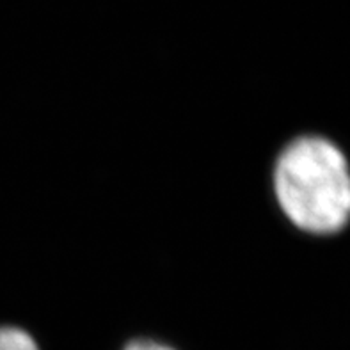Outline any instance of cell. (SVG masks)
Returning a JSON list of instances; mask_svg holds the SVG:
<instances>
[{"instance_id": "6da1fadb", "label": "cell", "mask_w": 350, "mask_h": 350, "mask_svg": "<svg viewBox=\"0 0 350 350\" xmlns=\"http://www.w3.org/2000/svg\"><path fill=\"white\" fill-rule=\"evenodd\" d=\"M275 203L311 237H333L350 224V162L333 139L302 133L284 144L272 169Z\"/></svg>"}, {"instance_id": "7a4b0ae2", "label": "cell", "mask_w": 350, "mask_h": 350, "mask_svg": "<svg viewBox=\"0 0 350 350\" xmlns=\"http://www.w3.org/2000/svg\"><path fill=\"white\" fill-rule=\"evenodd\" d=\"M0 350H40V345L25 329L0 325Z\"/></svg>"}, {"instance_id": "3957f363", "label": "cell", "mask_w": 350, "mask_h": 350, "mask_svg": "<svg viewBox=\"0 0 350 350\" xmlns=\"http://www.w3.org/2000/svg\"><path fill=\"white\" fill-rule=\"evenodd\" d=\"M123 350H176V349L167 345V343L151 340V338H137V340H132V342L126 343Z\"/></svg>"}]
</instances>
